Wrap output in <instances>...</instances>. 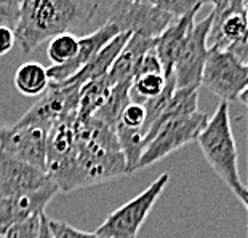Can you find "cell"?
<instances>
[{
  "mask_svg": "<svg viewBox=\"0 0 248 238\" xmlns=\"http://www.w3.org/2000/svg\"><path fill=\"white\" fill-rule=\"evenodd\" d=\"M130 87L131 82L117 83L110 88V93L106 99V103L96 114L93 115V119L103 121L104 125H108L109 128L115 131V126L119 123L120 114L124 112V109L130 104Z\"/></svg>",
  "mask_w": 248,
  "mask_h": 238,
  "instance_id": "ffe728a7",
  "label": "cell"
},
{
  "mask_svg": "<svg viewBox=\"0 0 248 238\" xmlns=\"http://www.w3.org/2000/svg\"><path fill=\"white\" fill-rule=\"evenodd\" d=\"M130 32H120L119 35H115L112 40L109 42L106 46H103L96 56L93 58L88 64L80 69L76 75L71 77L69 80L64 82L66 85H83L87 82L96 80L104 75H108V72L112 67L114 61L117 60V56L120 55V51L125 46V44L130 39Z\"/></svg>",
  "mask_w": 248,
  "mask_h": 238,
  "instance_id": "e0dca14e",
  "label": "cell"
},
{
  "mask_svg": "<svg viewBox=\"0 0 248 238\" xmlns=\"http://www.w3.org/2000/svg\"><path fill=\"white\" fill-rule=\"evenodd\" d=\"M154 46L155 39H146V37L131 34L128 42H126L122 51H120V55L117 56V60L114 61L110 71L108 72L106 77L109 78V82L112 85L133 82L140 62L146 56V53L154 50Z\"/></svg>",
  "mask_w": 248,
  "mask_h": 238,
  "instance_id": "2e32d148",
  "label": "cell"
},
{
  "mask_svg": "<svg viewBox=\"0 0 248 238\" xmlns=\"http://www.w3.org/2000/svg\"><path fill=\"white\" fill-rule=\"evenodd\" d=\"M202 7H205L203 2L200 3L199 7H195L192 12H189L187 15H184L183 18H179L175 21V23H171L155 39L154 51L160 61L162 72H163V77L165 78L173 77V66H175L178 53L181 50L187 34L191 32L192 26L195 23V15L202 10Z\"/></svg>",
  "mask_w": 248,
  "mask_h": 238,
  "instance_id": "9a60e30c",
  "label": "cell"
},
{
  "mask_svg": "<svg viewBox=\"0 0 248 238\" xmlns=\"http://www.w3.org/2000/svg\"><path fill=\"white\" fill-rule=\"evenodd\" d=\"M120 30L117 26L106 24L99 28L94 32H88L87 35H82L78 39V48L76 56L69 62L62 66H51L46 69V75H48L51 83H64L74 77L76 74L83 69L94 56L98 55L103 46H106L115 35H119Z\"/></svg>",
  "mask_w": 248,
  "mask_h": 238,
  "instance_id": "4fadbf2b",
  "label": "cell"
},
{
  "mask_svg": "<svg viewBox=\"0 0 248 238\" xmlns=\"http://www.w3.org/2000/svg\"><path fill=\"white\" fill-rule=\"evenodd\" d=\"M144 121H146L144 105L140 103L130 101V104L124 109V112L120 114L117 126H124V128H128V130H141Z\"/></svg>",
  "mask_w": 248,
  "mask_h": 238,
  "instance_id": "603a6c76",
  "label": "cell"
},
{
  "mask_svg": "<svg viewBox=\"0 0 248 238\" xmlns=\"http://www.w3.org/2000/svg\"><path fill=\"white\" fill-rule=\"evenodd\" d=\"M108 24L117 26L120 32L146 39H157L175 18L155 5V0H109L106 2Z\"/></svg>",
  "mask_w": 248,
  "mask_h": 238,
  "instance_id": "52a82bcc",
  "label": "cell"
},
{
  "mask_svg": "<svg viewBox=\"0 0 248 238\" xmlns=\"http://www.w3.org/2000/svg\"><path fill=\"white\" fill-rule=\"evenodd\" d=\"M167 87V78L163 74H149V75L135 77L130 87V101L142 104L147 99L160 96Z\"/></svg>",
  "mask_w": 248,
  "mask_h": 238,
  "instance_id": "44dd1931",
  "label": "cell"
},
{
  "mask_svg": "<svg viewBox=\"0 0 248 238\" xmlns=\"http://www.w3.org/2000/svg\"><path fill=\"white\" fill-rule=\"evenodd\" d=\"M212 26V13L202 21H195L191 32L178 53V58L173 66V78L175 88H200L202 71L207 60V37Z\"/></svg>",
  "mask_w": 248,
  "mask_h": 238,
  "instance_id": "30bf717a",
  "label": "cell"
},
{
  "mask_svg": "<svg viewBox=\"0 0 248 238\" xmlns=\"http://www.w3.org/2000/svg\"><path fill=\"white\" fill-rule=\"evenodd\" d=\"M200 85L224 103L247 104L248 66L229 51L208 48Z\"/></svg>",
  "mask_w": 248,
  "mask_h": 238,
  "instance_id": "277c9868",
  "label": "cell"
},
{
  "mask_svg": "<svg viewBox=\"0 0 248 238\" xmlns=\"http://www.w3.org/2000/svg\"><path fill=\"white\" fill-rule=\"evenodd\" d=\"M197 142L208 165L219 179L239 198L240 205L248 208V190L239 173V153L231 126L229 104L221 101L208 117L207 125L199 134Z\"/></svg>",
  "mask_w": 248,
  "mask_h": 238,
  "instance_id": "3957f363",
  "label": "cell"
},
{
  "mask_svg": "<svg viewBox=\"0 0 248 238\" xmlns=\"http://www.w3.org/2000/svg\"><path fill=\"white\" fill-rule=\"evenodd\" d=\"M16 44L15 40V32L10 28H0V56H5L7 53L12 51V48Z\"/></svg>",
  "mask_w": 248,
  "mask_h": 238,
  "instance_id": "f1b7e54d",
  "label": "cell"
},
{
  "mask_svg": "<svg viewBox=\"0 0 248 238\" xmlns=\"http://www.w3.org/2000/svg\"><path fill=\"white\" fill-rule=\"evenodd\" d=\"M168 181H170V174H160L140 195L112 211L94 234L101 238H136L147 216L151 214L154 205L165 190Z\"/></svg>",
  "mask_w": 248,
  "mask_h": 238,
  "instance_id": "8992f818",
  "label": "cell"
},
{
  "mask_svg": "<svg viewBox=\"0 0 248 238\" xmlns=\"http://www.w3.org/2000/svg\"><path fill=\"white\" fill-rule=\"evenodd\" d=\"M78 89L80 85H66V83H51L40 94L37 101L18 123L37 125L45 130H50L58 121L76 119L78 107Z\"/></svg>",
  "mask_w": 248,
  "mask_h": 238,
  "instance_id": "9c48e42d",
  "label": "cell"
},
{
  "mask_svg": "<svg viewBox=\"0 0 248 238\" xmlns=\"http://www.w3.org/2000/svg\"><path fill=\"white\" fill-rule=\"evenodd\" d=\"M42 214H35L32 218L10 227V229L3 234L2 238H37V235H39V229H40Z\"/></svg>",
  "mask_w": 248,
  "mask_h": 238,
  "instance_id": "cb8c5ba5",
  "label": "cell"
},
{
  "mask_svg": "<svg viewBox=\"0 0 248 238\" xmlns=\"http://www.w3.org/2000/svg\"><path fill=\"white\" fill-rule=\"evenodd\" d=\"M212 26H210L207 46L229 51L244 62L247 55V15L245 0H219L212 3Z\"/></svg>",
  "mask_w": 248,
  "mask_h": 238,
  "instance_id": "5b68a950",
  "label": "cell"
},
{
  "mask_svg": "<svg viewBox=\"0 0 248 238\" xmlns=\"http://www.w3.org/2000/svg\"><path fill=\"white\" fill-rule=\"evenodd\" d=\"M202 2H195V0H175V2H155V5L163 12H167L168 15H171L175 19L183 18L184 15H187L189 12H192L195 7Z\"/></svg>",
  "mask_w": 248,
  "mask_h": 238,
  "instance_id": "484cf974",
  "label": "cell"
},
{
  "mask_svg": "<svg viewBox=\"0 0 248 238\" xmlns=\"http://www.w3.org/2000/svg\"><path fill=\"white\" fill-rule=\"evenodd\" d=\"M37 238H53L50 232V227H48V216L45 213L42 214V219H40V229H39V235Z\"/></svg>",
  "mask_w": 248,
  "mask_h": 238,
  "instance_id": "f546056e",
  "label": "cell"
},
{
  "mask_svg": "<svg viewBox=\"0 0 248 238\" xmlns=\"http://www.w3.org/2000/svg\"><path fill=\"white\" fill-rule=\"evenodd\" d=\"M106 26L104 0H26L13 29L15 40L24 55L45 40L61 34H74L92 28V32Z\"/></svg>",
  "mask_w": 248,
  "mask_h": 238,
  "instance_id": "6da1fadb",
  "label": "cell"
},
{
  "mask_svg": "<svg viewBox=\"0 0 248 238\" xmlns=\"http://www.w3.org/2000/svg\"><path fill=\"white\" fill-rule=\"evenodd\" d=\"M74 150L69 178L61 192L96 186L126 176V163L112 128L96 119H76L74 121Z\"/></svg>",
  "mask_w": 248,
  "mask_h": 238,
  "instance_id": "7a4b0ae2",
  "label": "cell"
},
{
  "mask_svg": "<svg viewBox=\"0 0 248 238\" xmlns=\"http://www.w3.org/2000/svg\"><path fill=\"white\" fill-rule=\"evenodd\" d=\"M114 85L109 82V78L104 75L96 80L83 83L78 89V107H77V119H92L104 103L110 93V88Z\"/></svg>",
  "mask_w": 248,
  "mask_h": 238,
  "instance_id": "ac0fdd59",
  "label": "cell"
},
{
  "mask_svg": "<svg viewBox=\"0 0 248 238\" xmlns=\"http://www.w3.org/2000/svg\"><path fill=\"white\" fill-rule=\"evenodd\" d=\"M21 2H5L0 0V28L15 29L19 19Z\"/></svg>",
  "mask_w": 248,
  "mask_h": 238,
  "instance_id": "4316f807",
  "label": "cell"
},
{
  "mask_svg": "<svg viewBox=\"0 0 248 238\" xmlns=\"http://www.w3.org/2000/svg\"><path fill=\"white\" fill-rule=\"evenodd\" d=\"M46 133L37 125L13 123L0 128V153L45 171Z\"/></svg>",
  "mask_w": 248,
  "mask_h": 238,
  "instance_id": "8fae6325",
  "label": "cell"
},
{
  "mask_svg": "<svg viewBox=\"0 0 248 238\" xmlns=\"http://www.w3.org/2000/svg\"><path fill=\"white\" fill-rule=\"evenodd\" d=\"M55 186L44 170L0 153V198L37 192Z\"/></svg>",
  "mask_w": 248,
  "mask_h": 238,
  "instance_id": "7c38bea8",
  "label": "cell"
},
{
  "mask_svg": "<svg viewBox=\"0 0 248 238\" xmlns=\"http://www.w3.org/2000/svg\"><path fill=\"white\" fill-rule=\"evenodd\" d=\"M207 121L208 115L197 110L186 117L173 119L163 123L142 150L138 165H136V171L144 170V168L160 162L162 158L168 157L170 153L179 150L181 147L195 142Z\"/></svg>",
  "mask_w": 248,
  "mask_h": 238,
  "instance_id": "ba28073f",
  "label": "cell"
},
{
  "mask_svg": "<svg viewBox=\"0 0 248 238\" xmlns=\"http://www.w3.org/2000/svg\"><path fill=\"white\" fill-rule=\"evenodd\" d=\"M56 193V186H51L37 190V192L0 198V237H3L10 227L32 218L35 214L45 213L46 205Z\"/></svg>",
  "mask_w": 248,
  "mask_h": 238,
  "instance_id": "5bb4252c",
  "label": "cell"
},
{
  "mask_svg": "<svg viewBox=\"0 0 248 238\" xmlns=\"http://www.w3.org/2000/svg\"><path fill=\"white\" fill-rule=\"evenodd\" d=\"M15 87L24 96H40L50 85L46 69L39 62H24L15 72Z\"/></svg>",
  "mask_w": 248,
  "mask_h": 238,
  "instance_id": "d6986e66",
  "label": "cell"
},
{
  "mask_svg": "<svg viewBox=\"0 0 248 238\" xmlns=\"http://www.w3.org/2000/svg\"><path fill=\"white\" fill-rule=\"evenodd\" d=\"M149 74H163L160 61H159V58H157L154 50H151L149 53H146V56L142 58V61L140 62L138 71H136L135 77L149 75Z\"/></svg>",
  "mask_w": 248,
  "mask_h": 238,
  "instance_id": "83f0119b",
  "label": "cell"
},
{
  "mask_svg": "<svg viewBox=\"0 0 248 238\" xmlns=\"http://www.w3.org/2000/svg\"><path fill=\"white\" fill-rule=\"evenodd\" d=\"M78 48V37L76 34H61L50 40L46 55L53 66H62L76 56Z\"/></svg>",
  "mask_w": 248,
  "mask_h": 238,
  "instance_id": "7402d4cb",
  "label": "cell"
},
{
  "mask_svg": "<svg viewBox=\"0 0 248 238\" xmlns=\"http://www.w3.org/2000/svg\"><path fill=\"white\" fill-rule=\"evenodd\" d=\"M48 227L53 238H101L94 234V232L92 234V232L78 230L64 221H58L51 218H48Z\"/></svg>",
  "mask_w": 248,
  "mask_h": 238,
  "instance_id": "d4e9b609",
  "label": "cell"
}]
</instances>
